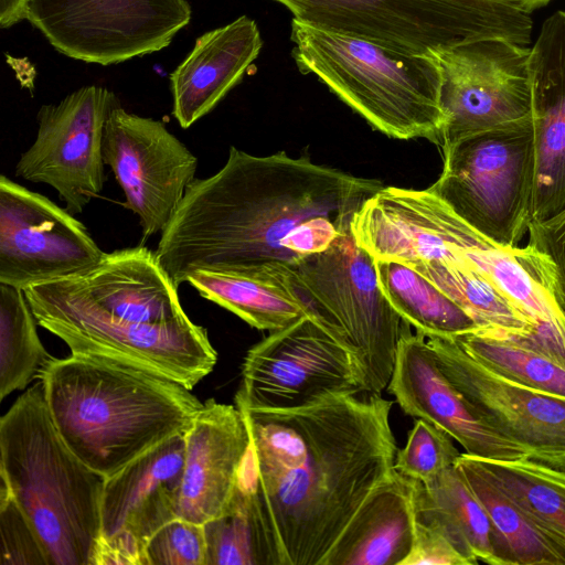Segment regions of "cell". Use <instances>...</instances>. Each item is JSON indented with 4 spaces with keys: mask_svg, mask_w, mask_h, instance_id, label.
<instances>
[{
    "mask_svg": "<svg viewBox=\"0 0 565 565\" xmlns=\"http://www.w3.org/2000/svg\"><path fill=\"white\" fill-rule=\"evenodd\" d=\"M145 565H206L204 524L177 518L145 546Z\"/></svg>",
    "mask_w": 565,
    "mask_h": 565,
    "instance_id": "cell-33",
    "label": "cell"
},
{
    "mask_svg": "<svg viewBox=\"0 0 565 565\" xmlns=\"http://www.w3.org/2000/svg\"><path fill=\"white\" fill-rule=\"evenodd\" d=\"M443 157L441 174L428 189L494 245L516 247L531 220L532 117L460 139Z\"/></svg>",
    "mask_w": 565,
    "mask_h": 565,
    "instance_id": "cell-8",
    "label": "cell"
},
{
    "mask_svg": "<svg viewBox=\"0 0 565 565\" xmlns=\"http://www.w3.org/2000/svg\"><path fill=\"white\" fill-rule=\"evenodd\" d=\"M329 32L433 55L482 39L531 42V13L498 0H274Z\"/></svg>",
    "mask_w": 565,
    "mask_h": 565,
    "instance_id": "cell-7",
    "label": "cell"
},
{
    "mask_svg": "<svg viewBox=\"0 0 565 565\" xmlns=\"http://www.w3.org/2000/svg\"><path fill=\"white\" fill-rule=\"evenodd\" d=\"M470 565L452 542L439 530L416 522L412 551L403 565Z\"/></svg>",
    "mask_w": 565,
    "mask_h": 565,
    "instance_id": "cell-36",
    "label": "cell"
},
{
    "mask_svg": "<svg viewBox=\"0 0 565 565\" xmlns=\"http://www.w3.org/2000/svg\"><path fill=\"white\" fill-rule=\"evenodd\" d=\"M262 46L256 22L245 15L199 36L170 75L179 125L189 128L210 113L242 81Z\"/></svg>",
    "mask_w": 565,
    "mask_h": 565,
    "instance_id": "cell-21",
    "label": "cell"
},
{
    "mask_svg": "<svg viewBox=\"0 0 565 565\" xmlns=\"http://www.w3.org/2000/svg\"><path fill=\"white\" fill-rule=\"evenodd\" d=\"M427 339L439 364L481 422L522 447L529 459L565 472L564 395L524 386L497 374L454 339Z\"/></svg>",
    "mask_w": 565,
    "mask_h": 565,
    "instance_id": "cell-16",
    "label": "cell"
},
{
    "mask_svg": "<svg viewBox=\"0 0 565 565\" xmlns=\"http://www.w3.org/2000/svg\"><path fill=\"white\" fill-rule=\"evenodd\" d=\"M186 282L203 298L259 330L276 331L306 316L280 275L265 278L198 270L188 277Z\"/></svg>",
    "mask_w": 565,
    "mask_h": 565,
    "instance_id": "cell-25",
    "label": "cell"
},
{
    "mask_svg": "<svg viewBox=\"0 0 565 565\" xmlns=\"http://www.w3.org/2000/svg\"><path fill=\"white\" fill-rule=\"evenodd\" d=\"M531 13L548 4L553 0H498Z\"/></svg>",
    "mask_w": 565,
    "mask_h": 565,
    "instance_id": "cell-38",
    "label": "cell"
},
{
    "mask_svg": "<svg viewBox=\"0 0 565 565\" xmlns=\"http://www.w3.org/2000/svg\"><path fill=\"white\" fill-rule=\"evenodd\" d=\"M1 565H49L40 540L9 489L0 487Z\"/></svg>",
    "mask_w": 565,
    "mask_h": 565,
    "instance_id": "cell-35",
    "label": "cell"
},
{
    "mask_svg": "<svg viewBox=\"0 0 565 565\" xmlns=\"http://www.w3.org/2000/svg\"><path fill=\"white\" fill-rule=\"evenodd\" d=\"M206 565H276L252 493L239 482L224 513L204 523Z\"/></svg>",
    "mask_w": 565,
    "mask_h": 565,
    "instance_id": "cell-31",
    "label": "cell"
},
{
    "mask_svg": "<svg viewBox=\"0 0 565 565\" xmlns=\"http://www.w3.org/2000/svg\"><path fill=\"white\" fill-rule=\"evenodd\" d=\"M365 392L349 352L307 316L252 347L236 406L294 409L329 396Z\"/></svg>",
    "mask_w": 565,
    "mask_h": 565,
    "instance_id": "cell-11",
    "label": "cell"
},
{
    "mask_svg": "<svg viewBox=\"0 0 565 565\" xmlns=\"http://www.w3.org/2000/svg\"><path fill=\"white\" fill-rule=\"evenodd\" d=\"M28 20L62 54L109 65L168 46L191 8L186 0H31Z\"/></svg>",
    "mask_w": 565,
    "mask_h": 565,
    "instance_id": "cell-9",
    "label": "cell"
},
{
    "mask_svg": "<svg viewBox=\"0 0 565 565\" xmlns=\"http://www.w3.org/2000/svg\"><path fill=\"white\" fill-rule=\"evenodd\" d=\"M435 57L441 76V149L532 117L531 49L493 38L450 47Z\"/></svg>",
    "mask_w": 565,
    "mask_h": 565,
    "instance_id": "cell-10",
    "label": "cell"
},
{
    "mask_svg": "<svg viewBox=\"0 0 565 565\" xmlns=\"http://www.w3.org/2000/svg\"><path fill=\"white\" fill-rule=\"evenodd\" d=\"M407 266L460 306L481 330L527 333L537 327L492 278L473 264L455 266L419 262Z\"/></svg>",
    "mask_w": 565,
    "mask_h": 565,
    "instance_id": "cell-27",
    "label": "cell"
},
{
    "mask_svg": "<svg viewBox=\"0 0 565 565\" xmlns=\"http://www.w3.org/2000/svg\"><path fill=\"white\" fill-rule=\"evenodd\" d=\"M179 518L204 524L227 509L250 445L235 405L207 399L184 433Z\"/></svg>",
    "mask_w": 565,
    "mask_h": 565,
    "instance_id": "cell-19",
    "label": "cell"
},
{
    "mask_svg": "<svg viewBox=\"0 0 565 565\" xmlns=\"http://www.w3.org/2000/svg\"><path fill=\"white\" fill-rule=\"evenodd\" d=\"M38 324L72 354L105 359L167 377L192 390L210 374L217 353L206 330L189 317L164 324L117 326L29 301Z\"/></svg>",
    "mask_w": 565,
    "mask_h": 565,
    "instance_id": "cell-13",
    "label": "cell"
},
{
    "mask_svg": "<svg viewBox=\"0 0 565 565\" xmlns=\"http://www.w3.org/2000/svg\"><path fill=\"white\" fill-rule=\"evenodd\" d=\"M103 156L134 212L143 241L162 232L195 179L196 157L160 120L118 106L105 125Z\"/></svg>",
    "mask_w": 565,
    "mask_h": 565,
    "instance_id": "cell-14",
    "label": "cell"
},
{
    "mask_svg": "<svg viewBox=\"0 0 565 565\" xmlns=\"http://www.w3.org/2000/svg\"><path fill=\"white\" fill-rule=\"evenodd\" d=\"M527 246L537 255L544 284L565 317V209L542 221L530 222Z\"/></svg>",
    "mask_w": 565,
    "mask_h": 565,
    "instance_id": "cell-34",
    "label": "cell"
},
{
    "mask_svg": "<svg viewBox=\"0 0 565 565\" xmlns=\"http://www.w3.org/2000/svg\"><path fill=\"white\" fill-rule=\"evenodd\" d=\"M455 466L489 515L511 565H565V558L556 547L482 473L471 455L461 452Z\"/></svg>",
    "mask_w": 565,
    "mask_h": 565,
    "instance_id": "cell-29",
    "label": "cell"
},
{
    "mask_svg": "<svg viewBox=\"0 0 565 565\" xmlns=\"http://www.w3.org/2000/svg\"><path fill=\"white\" fill-rule=\"evenodd\" d=\"M280 276L306 316L349 352L365 392L381 394L409 324L385 297L375 259L352 232L290 265Z\"/></svg>",
    "mask_w": 565,
    "mask_h": 565,
    "instance_id": "cell-6",
    "label": "cell"
},
{
    "mask_svg": "<svg viewBox=\"0 0 565 565\" xmlns=\"http://www.w3.org/2000/svg\"><path fill=\"white\" fill-rule=\"evenodd\" d=\"M383 186L308 156L231 147L215 174L188 186L154 253L178 287L198 270L277 278L350 233L354 214Z\"/></svg>",
    "mask_w": 565,
    "mask_h": 565,
    "instance_id": "cell-1",
    "label": "cell"
},
{
    "mask_svg": "<svg viewBox=\"0 0 565 565\" xmlns=\"http://www.w3.org/2000/svg\"><path fill=\"white\" fill-rule=\"evenodd\" d=\"M535 175L530 222L565 209V11L547 18L531 47Z\"/></svg>",
    "mask_w": 565,
    "mask_h": 565,
    "instance_id": "cell-20",
    "label": "cell"
},
{
    "mask_svg": "<svg viewBox=\"0 0 565 565\" xmlns=\"http://www.w3.org/2000/svg\"><path fill=\"white\" fill-rule=\"evenodd\" d=\"M184 434L174 435L106 478L94 565H145V546L179 518Z\"/></svg>",
    "mask_w": 565,
    "mask_h": 565,
    "instance_id": "cell-17",
    "label": "cell"
},
{
    "mask_svg": "<svg viewBox=\"0 0 565 565\" xmlns=\"http://www.w3.org/2000/svg\"><path fill=\"white\" fill-rule=\"evenodd\" d=\"M414 486L394 470L367 495L321 565H403L416 530Z\"/></svg>",
    "mask_w": 565,
    "mask_h": 565,
    "instance_id": "cell-22",
    "label": "cell"
},
{
    "mask_svg": "<svg viewBox=\"0 0 565 565\" xmlns=\"http://www.w3.org/2000/svg\"><path fill=\"white\" fill-rule=\"evenodd\" d=\"M387 391L405 414L441 428L468 455L497 460L527 458L522 447L499 435L472 413L439 364L427 337L418 331L413 334L409 326L398 342Z\"/></svg>",
    "mask_w": 565,
    "mask_h": 565,
    "instance_id": "cell-18",
    "label": "cell"
},
{
    "mask_svg": "<svg viewBox=\"0 0 565 565\" xmlns=\"http://www.w3.org/2000/svg\"><path fill=\"white\" fill-rule=\"evenodd\" d=\"M104 255L66 209L0 177V284L24 290L88 269Z\"/></svg>",
    "mask_w": 565,
    "mask_h": 565,
    "instance_id": "cell-15",
    "label": "cell"
},
{
    "mask_svg": "<svg viewBox=\"0 0 565 565\" xmlns=\"http://www.w3.org/2000/svg\"><path fill=\"white\" fill-rule=\"evenodd\" d=\"M24 291L0 284V398L24 388L52 356L42 344Z\"/></svg>",
    "mask_w": 565,
    "mask_h": 565,
    "instance_id": "cell-30",
    "label": "cell"
},
{
    "mask_svg": "<svg viewBox=\"0 0 565 565\" xmlns=\"http://www.w3.org/2000/svg\"><path fill=\"white\" fill-rule=\"evenodd\" d=\"M38 377L66 445L105 478L184 434L203 406L178 382L99 358H51Z\"/></svg>",
    "mask_w": 565,
    "mask_h": 565,
    "instance_id": "cell-3",
    "label": "cell"
},
{
    "mask_svg": "<svg viewBox=\"0 0 565 565\" xmlns=\"http://www.w3.org/2000/svg\"><path fill=\"white\" fill-rule=\"evenodd\" d=\"M31 0H0V26L11 28L28 19Z\"/></svg>",
    "mask_w": 565,
    "mask_h": 565,
    "instance_id": "cell-37",
    "label": "cell"
},
{
    "mask_svg": "<svg viewBox=\"0 0 565 565\" xmlns=\"http://www.w3.org/2000/svg\"><path fill=\"white\" fill-rule=\"evenodd\" d=\"M454 340L497 374L524 386L565 396V363L531 344L525 333L478 329Z\"/></svg>",
    "mask_w": 565,
    "mask_h": 565,
    "instance_id": "cell-28",
    "label": "cell"
},
{
    "mask_svg": "<svg viewBox=\"0 0 565 565\" xmlns=\"http://www.w3.org/2000/svg\"><path fill=\"white\" fill-rule=\"evenodd\" d=\"M375 268L390 303L418 332L454 339L479 329L460 306L406 264L375 259Z\"/></svg>",
    "mask_w": 565,
    "mask_h": 565,
    "instance_id": "cell-26",
    "label": "cell"
},
{
    "mask_svg": "<svg viewBox=\"0 0 565 565\" xmlns=\"http://www.w3.org/2000/svg\"><path fill=\"white\" fill-rule=\"evenodd\" d=\"M291 55L374 129L396 139L438 143L441 76L433 55L291 21Z\"/></svg>",
    "mask_w": 565,
    "mask_h": 565,
    "instance_id": "cell-5",
    "label": "cell"
},
{
    "mask_svg": "<svg viewBox=\"0 0 565 565\" xmlns=\"http://www.w3.org/2000/svg\"><path fill=\"white\" fill-rule=\"evenodd\" d=\"M392 405L361 392L294 409L237 406L250 437L238 482L257 504L276 565H321L395 470Z\"/></svg>",
    "mask_w": 565,
    "mask_h": 565,
    "instance_id": "cell-2",
    "label": "cell"
},
{
    "mask_svg": "<svg viewBox=\"0 0 565 565\" xmlns=\"http://www.w3.org/2000/svg\"><path fill=\"white\" fill-rule=\"evenodd\" d=\"M0 477L34 529L49 565H94L106 478L66 445L41 381L0 419Z\"/></svg>",
    "mask_w": 565,
    "mask_h": 565,
    "instance_id": "cell-4",
    "label": "cell"
},
{
    "mask_svg": "<svg viewBox=\"0 0 565 565\" xmlns=\"http://www.w3.org/2000/svg\"><path fill=\"white\" fill-rule=\"evenodd\" d=\"M452 437L433 423L417 418L404 448L395 456L394 469L424 484L435 480L455 462L461 452Z\"/></svg>",
    "mask_w": 565,
    "mask_h": 565,
    "instance_id": "cell-32",
    "label": "cell"
},
{
    "mask_svg": "<svg viewBox=\"0 0 565 565\" xmlns=\"http://www.w3.org/2000/svg\"><path fill=\"white\" fill-rule=\"evenodd\" d=\"M118 106L113 92L96 85L43 105L36 138L17 162L15 175L51 185L70 213H81L104 188V130Z\"/></svg>",
    "mask_w": 565,
    "mask_h": 565,
    "instance_id": "cell-12",
    "label": "cell"
},
{
    "mask_svg": "<svg viewBox=\"0 0 565 565\" xmlns=\"http://www.w3.org/2000/svg\"><path fill=\"white\" fill-rule=\"evenodd\" d=\"M472 457L482 473L511 499L565 558V472L529 458L497 460Z\"/></svg>",
    "mask_w": 565,
    "mask_h": 565,
    "instance_id": "cell-24",
    "label": "cell"
},
{
    "mask_svg": "<svg viewBox=\"0 0 565 565\" xmlns=\"http://www.w3.org/2000/svg\"><path fill=\"white\" fill-rule=\"evenodd\" d=\"M414 481L416 522L444 533L470 565H511L489 515L456 466L429 483Z\"/></svg>",
    "mask_w": 565,
    "mask_h": 565,
    "instance_id": "cell-23",
    "label": "cell"
}]
</instances>
